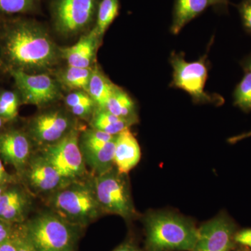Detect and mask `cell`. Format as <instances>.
Returning <instances> with one entry per match:
<instances>
[{"label":"cell","mask_w":251,"mask_h":251,"mask_svg":"<svg viewBox=\"0 0 251 251\" xmlns=\"http://www.w3.org/2000/svg\"><path fill=\"white\" fill-rule=\"evenodd\" d=\"M30 155V138L25 133L12 130L0 135V156L18 171L25 168Z\"/></svg>","instance_id":"13"},{"label":"cell","mask_w":251,"mask_h":251,"mask_svg":"<svg viewBox=\"0 0 251 251\" xmlns=\"http://www.w3.org/2000/svg\"><path fill=\"white\" fill-rule=\"evenodd\" d=\"M100 41L95 30L92 29L88 34L81 36L75 45L59 49V55L67 60L71 67L91 68Z\"/></svg>","instance_id":"14"},{"label":"cell","mask_w":251,"mask_h":251,"mask_svg":"<svg viewBox=\"0 0 251 251\" xmlns=\"http://www.w3.org/2000/svg\"><path fill=\"white\" fill-rule=\"evenodd\" d=\"M13 225L0 219V244L12 237L15 229Z\"/></svg>","instance_id":"32"},{"label":"cell","mask_w":251,"mask_h":251,"mask_svg":"<svg viewBox=\"0 0 251 251\" xmlns=\"http://www.w3.org/2000/svg\"><path fill=\"white\" fill-rule=\"evenodd\" d=\"M74 128V121L67 112L50 110L32 119L29 125V137L43 147L62 139Z\"/></svg>","instance_id":"11"},{"label":"cell","mask_w":251,"mask_h":251,"mask_svg":"<svg viewBox=\"0 0 251 251\" xmlns=\"http://www.w3.org/2000/svg\"><path fill=\"white\" fill-rule=\"evenodd\" d=\"M4 120H2V119L0 117V128H1V127L2 126L3 123H4Z\"/></svg>","instance_id":"42"},{"label":"cell","mask_w":251,"mask_h":251,"mask_svg":"<svg viewBox=\"0 0 251 251\" xmlns=\"http://www.w3.org/2000/svg\"><path fill=\"white\" fill-rule=\"evenodd\" d=\"M11 178L10 175L5 171L4 166L0 159V184H6L11 181Z\"/></svg>","instance_id":"36"},{"label":"cell","mask_w":251,"mask_h":251,"mask_svg":"<svg viewBox=\"0 0 251 251\" xmlns=\"http://www.w3.org/2000/svg\"><path fill=\"white\" fill-rule=\"evenodd\" d=\"M78 130L74 128L62 139L43 146L41 155L64 179L77 181L85 175V162L79 144Z\"/></svg>","instance_id":"7"},{"label":"cell","mask_w":251,"mask_h":251,"mask_svg":"<svg viewBox=\"0 0 251 251\" xmlns=\"http://www.w3.org/2000/svg\"><path fill=\"white\" fill-rule=\"evenodd\" d=\"M0 251H18L17 244L14 237V232L12 237L0 244Z\"/></svg>","instance_id":"34"},{"label":"cell","mask_w":251,"mask_h":251,"mask_svg":"<svg viewBox=\"0 0 251 251\" xmlns=\"http://www.w3.org/2000/svg\"><path fill=\"white\" fill-rule=\"evenodd\" d=\"M20 99L17 93L4 91L0 93V117L4 121H11L17 117Z\"/></svg>","instance_id":"26"},{"label":"cell","mask_w":251,"mask_h":251,"mask_svg":"<svg viewBox=\"0 0 251 251\" xmlns=\"http://www.w3.org/2000/svg\"><path fill=\"white\" fill-rule=\"evenodd\" d=\"M74 251V250H69V249H64V250H51V251Z\"/></svg>","instance_id":"41"},{"label":"cell","mask_w":251,"mask_h":251,"mask_svg":"<svg viewBox=\"0 0 251 251\" xmlns=\"http://www.w3.org/2000/svg\"><path fill=\"white\" fill-rule=\"evenodd\" d=\"M91 126L94 129L101 130L112 135H117L126 128L138 122L117 117L103 109H96L92 115Z\"/></svg>","instance_id":"19"},{"label":"cell","mask_w":251,"mask_h":251,"mask_svg":"<svg viewBox=\"0 0 251 251\" xmlns=\"http://www.w3.org/2000/svg\"><path fill=\"white\" fill-rule=\"evenodd\" d=\"M92 68H80L69 66L57 75L59 85L71 90L85 91L88 93Z\"/></svg>","instance_id":"22"},{"label":"cell","mask_w":251,"mask_h":251,"mask_svg":"<svg viewBox=\"0 0 251 251\" xmlns=\"http://www.w3.org/2000/svg\"><path fill=\"white\" fill-rule=\"evenodd\" d=\"M115 140L116 138L100 148L81 150L85 162L96 175L103 174L114 168Z\"/></svg>","instance_id":"18"},{"label":"cell","mask_w":251,"mask_h":251,"mask_svg":"<svg viewBox=\"0 0 251 251\" xmlns=\"http://www.w3.org/2000/svg\"><path fill=\"white\" fill-rule=\"evenodd\" d=\"M214 39L208 46L207 52L198 60L187 62L184 52H173L170 56L173 78L170 87L184 91L196 104L220 105L224 99L217 94L206 92L205 85L209 69L208 52Z\"/></svg>","instance_id":"4"},{"label":"cell","mask_w":251,"mask_h":251,"mask_svg":"<svg viewBox=\"0 0 251 251\" xmlns=\"http://www.w3.org/2000/svg\"><path fill=\"white\" fill-rule=\"evenodd\" d=\"M10 72L24 103L44 106L60 97L58 82L48 74H32L21 71Z\"/></svg>","instance_id":"9"},{"label":"cell","mask_w":251,"mask_h":251,"mask_svg":"<svg viewBox=\"0 0 251 251\" xmlns=\"http://www.w3.org/2000/svg\"><path fill=\"white\" fill-rule=\"evenodd\" d=\"M95 103L90 94L85 91H75L67 96L65 103L68 108H71L80 104Z\"/></svg>","instance_id":"28"},{"label":"cell","mask_w":251,"mask_h":251,"mask_svg":"<svg viewBox=\"0 0 251 251\" xmlns=\"http://www.w3.org/2000/svg\"><path fill=\"white\" fill-rule=\"evenodd\" d=\"M39 0H0V14H29L37 8Z\"/></svg>","instance_id":"27"},{"label":"cell","mask_w":251,"mask_h":251,"mask_svg":"<svg viewBox=\"0 0 251 251\" xmlns=\"http://www.w3.org/2000/svg\"><path fill=\"white\" fill-rule=\"evenodd\" d=\"M93 186L96 197L103 212L115 214L129 221L136 216L127 175L116 168L96 175Z\"/></svg>","instance_id":"6"},{"label":"cell","mask_w":251,"mask_h":251,"mask_svg":"<svg viewBox=\"0 0 251 251\" xmlns=\"http://www.w3.org/2000/svg\"><path fill=\"white\" fill-rule=\"evenodd\" d=\"M251 130L249 131L246 132V133H241V134L234 135V136L228 138L227 142L229 144H236L239 143V142L242 141L243 140L247 139V138H251Z\"/></svg>","instance_id":"35"},{"label":"cell","mask_w":251,"mask_h":251,"mask_svg":"<svg viewBox=\"0 0 251 251\" xmlns=\"http://www.w3.org/2000/svg\"><path fill=\"white\" fill-rule=\"evenodd\" d=\"M117 135H112L101 130L90 128L82 133L80 137V150L98 149L105 146L109 142L115 140Z\"/></svg>","instance_id":"25"},{"label":"cell","mask_w":251,"mask_h":251,"mask_svg":"<svg viewBox=\"0 0 251 251\" xmlns=\"http://www.w3.org/2000/svg\"><path fill=\"white\" fill-rule=\"evenodd\" d=\"M141 150L138 140L130 128H126L117 135L115 140L114 163L117 171L128 174L139 163Z\"/></svg>","instance_id":"15"},{"label":"cell","mask_w":251,"mask_h":251,"mask_svg":"<svg viewBox=\"0 0 251 251\" xmlns=\"http://www.w3.org/2000/svg\"><path fill=\"white\" fill-rule=\"evenodd\" d=\"M27 166L26 177L36 192L57 191L73 182L64 179L41 154L30 158Z\"/></svg>","instance_id":"12"},{"label":"cell","mask_w":251,"mask_h":251,"mask_svg":"<svg viewBox=\"0 0 251 251\" xmlns=\"http://www.w3.org/2000/svg\"><path fill=\"white\" fill-rule=\"evenodd\" d=\"M232 251H251V248L244 247V246H239L238 248H234V249Z\"/></svg>","instance_id":"38"},{"label":"cell","mask_w":251,"mask_h":251,"mask_svg":"<svg viewBox=\"0 0 251 251\" xmlns=\"http://www.w3.org/2000/svg\"><path fill=\"white\" fill-rule=\"evenodd\" d=\"M237 227L230 218L221 213L198 227V237L193 251H232L237 246Z\"/></svg>","instance_id":"10"},{"label":"cell","mask_w":251,"mask_h":251,"mask_svg":"<svg viewBox=\"0 0 251 251\" xmlns=\"http://www.w3.org/2000/svg\"><path fill=\"white\" fill-rule=\"evenodd\" d=\"M30 206L27 193L18 188L6 189L0 199V219L11 224H23Z\"/></svg>","instance_id":"16"},{"label":"cell","mask_w":251,"mask_h":251,"mask_svg":"<svg viewBox=\"0 0 251 251\" xmlns=\"http://www.w3.org/2000/svg\"><path fill=\"white\" fill-rule=\"evenodd\" d=\"M100 0H54L52 16L54 28L64 36L85 31L96 21Z\"/></svg>","instance_id":"8"},{"label":"cell","mask_w":251,"mask_h":251,"mask_svg":"<svg viewBox=\"0 0 251 251\" xmlns=\"http://www.w3.org/2000/svg\"><path fill=\"white\" fill-rule=\"evenodd\" d=\"M115 86L116 85L105 76V74L98 67H95L92 70L88 94L95 102L97 108H105Z\"/></svg>","instance_id":"21"},{"label":"cell","mask_w":251,"mask_h":251,"mask_svg":"<svg viewBox=\"0 0 251 251\" xmlns=\"http://www.w3.org/2000/svg\"><path fill=\"white\" fill-rule=\"evenodd\" d=\"M5 190H6L5 184H0V199H1V196H2Z\"/></svg>","instance_id":"39"},{"label":"cell","mask_w":251,"mask_h":251,"mask_svg":"<svg viewBox=\"0 0 251 251\" xmlns=\"http://www.w3.org/2000/svg\"><path fill=\"white\" fill-rule=\"evenodd\" d=\"M234 242L237 245L244 246L251 249V228L237 230L234 235Z\"/></svg>","instance_id":"31"},{"label":"cell","mask_w":251,"mask_h":251,"mask_svg":"<svg viewBox=\"0 0 251 251\" xmlns=\"http://www.w3.org/2000/svg\"><path fill=\"white\" fill-rule=\"evenodd\" d=\"M145 251H193L198 227L191 220L168 211H151L143 219Z\"/></svg>","instance_id":"2"},{"label":"cell","mask_w":251,"mask_h":251,"mask_svg":"<svg viewBox=\"0 0 251 251\" xmlns=\"http://www.w3.org/2000/svg\"><path fill=\"white\" fill-rule=\"evenodd\" d=\"M220 1H221L225 6H226V5L227 4V3H228V0H220Z\"/></svg>","instance_id":"40"},{"label":"cell","mask_w":251,"mask_h":251,"mask_svg":"<svg viewBox=\"0 0 251 251\" xmlns=\"http://www.w3.org/2000/svg\"><path fill=\"white\" fill-rule=\"evenodd\" d=\"M103 110L122 118L138 121L134 100L129 94L117 85Z\"/></svg>","instance_id":"20"},{"label":"cell","mask_w":251,"mask_h":251,"mask_svg":"<svg viewBox=\"0 0 251 251\" xmlns=\"http://www.w3.org/2000/svg\"><path fill=\"white\" fill-rule=\"evenodd\" d=\"M237 9L244 29L251 35V0H242Z\"/></svg>","instance_id":"29"},{"label":"cell","mask_w":251,"mask_h":251,"mask_svg":"<svg viewBox=\"0 0 251 251\" xmlns=\"http://www.w3.org/2000/svg\"><path fill=\"white\" fill-rule=\"evenodd\" d=\"M241 65H242L244 71L251 69V54L243 59L242 62H241Z\"/></svg>","instance_id":"37"},{"label":"cell","mask_w":251,"mask_h":251,"mask_svg":"<svg viewBox=\"0 0 251 251\" xmlns=\"http://www.w3.org/2000/svg\"><path fill=\"white\" fill-rule=\"evenodd\" d=\"M234 105L242 111H251V69L244 70V77L235 87Z\"/></svg>","instance_id":"24"},{"label":"cell","mask_w":251,"mask_h":251,"mask_svg":"<svg viewBox=\"0 0 251 251\" xmlns=\"http://www.w3.org/2000/svg\"><path fill=\"white\" fill-rule=\"evenodd\" d=\"M119 11V0H100L93 29L100 39L118 16Z\"/></svg>","instance_id":"23"},{"label":"cell","mask_w":251,"mask_h":251,"mask_svg":"<svg viewBox=\"0 0 251 251\" xmlns=\"http://www.w3.org/2000/svg\"><path fill=\"white\" fill-rule=\"evenodd\" d=\"M51 201L57 214L81 227L90 224L103 212L93 186L77 181L57 191Z\"/></svg>","instance_id":"5"},{"label":"cell","mask_w":251,"mask_h":251,"mask_svg":"<svg viewBox=\"0 0 251 251\" xmlns=\"http://www.w3.org/2000/svg\"><path fill=\"white\" fill-rule=\"evenodd\" d=\"M1 44L10 71L42 72L53 67L60 57L58 48L45 27L31 20L4 21Z\"/></svg>","instance_id":"1"},{"label":"cell","mask_w":251,"mask_h":251,"mask_svg":"<svg viewBox=\"0 0 251 251\" xmlns=\"http://www.w3.org/2000/svg\"><path fill=\"white\" fill-rule=\"evenodd\" d=\"M225 6L220 0H175L171 32L179 34L183 28L210 6Z\"/></svg>","instance_id":"17"},{"label":"cell","mask_w":251,"mask_h":251,"mask_svg":"<svg viewBox=\"0 0 251 251\" xmlns=\"http://www.w3.org/2000/svg\"><path fill=\"white\" fill-rule=\"evenodd\" d=\"M39 251L74 250L83 227L71 224L57 214H41L20 226Z\"/></svg>","instance_id":"3"},{"label":"cell","mask_w":251,"mask_h":251,"mask_svg":"<svg viewBox=\"0 0 251 251\" xmlns=\"http://www.w3.org/2000/svg\"><path fill=\"white\" fill-rule=\"evenodd\" d=\"M14 237L17 244L18 251H39L25 237L21 227L15 228Z\"/></svg>","instance_id":"30"},{"label":"cell","mask_w":251,"mask_h":251,"mask_svg":"<svg viewBox=\"0 0 251 251\" xmlns=\"http://www.w3.org/2000/svg\"><path fill=\"white\" fill-rule=\"evenodd\" d=\"M112 251H143L133 240L127 239Z\"/></svg>","instance_id":"33"}]
</instances>
